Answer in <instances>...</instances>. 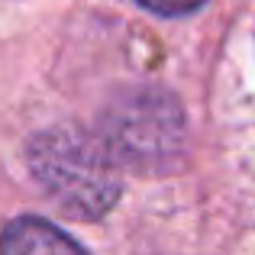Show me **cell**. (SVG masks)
Segmentation results:
<instances>
[{"instance_id":"1","label":"cell","mask_w":255,"mask_h":255,"mask_svg":"<svg viewBox=\"0 0 255 255\" xmlns=\"http://www.w3.org/2000/svg\"><path fill=\"white\" fill-rule=\"evenodd\" d=\"M29 165L58 207L75 217H100L120 194L107 149L78 129L42 132L29 149Z\"/></svg>"},{"instance_id":"2","label":"cell","mask_w":255,"mask_h":255,"mask_svg":"<svg viewBox=\"0 0 255 255\" xmlns=\"http://www.w3.org/2000/svg\"><path fill=\"white\" fill-rule=\"evenodd\" d=\"M0 252H81V243L39 217H23L3 230Z\"/></svg>"},{"instance_id":"3","label":"cell","mask_w":255,"mask_h":255,"mask_svg":"<svg viewBox=\"0 0 255 255\" xmlns=\"http://www.w3.org/2000/svg\"><path fill=\"white\" fill-rule=\"evenodd\" d=\"M136 3L158 13V16H181V13H191L197 6H204L207 0H136Z\"/></svg>"}]
</instances>
